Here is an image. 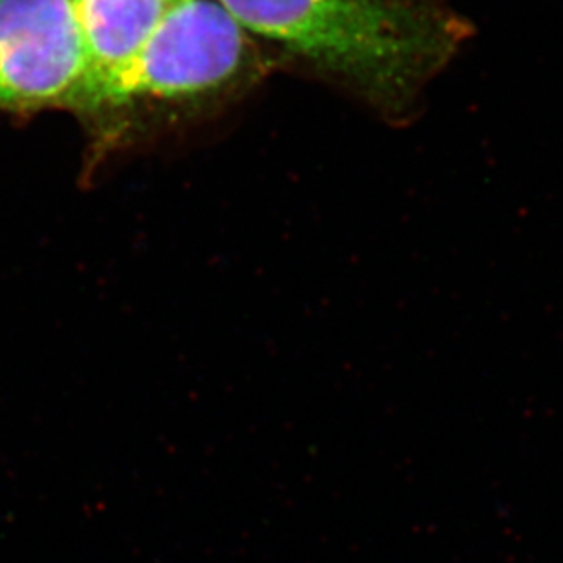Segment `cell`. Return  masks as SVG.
Returning a JSON list of instances; mask_svg holds the SVG:
<instances>
[{
  "label": "cell",
  "mask_w": 563,
  "mask_h": 563,
  "mask_svg": "<svg viewBox=\"0 0 563 563\" xmlns=\"http://www.w3.org/2000/svg\"><path fill=\"white\" fill-rule=\"evenodd\" d=\"M252 37L276 43L373 107L404 115L468 26L427 0H219Z\"/></svg>",
  "instance_id": "6da1fadb"
},
{
  "label": "cell",
  "mask_w": 563,
  "mask_h": 563,
  "mask_svg": "<svg viewBox=\"0 0 563 563\" xmlns=\"http://www.w3.org/2000/svg\"><path fill=\"white\" fill-rule=\"evenodd\" d=\"M251 33L219 0H183L123 69L82 91L68 110L86 115L141 107H201L260 75Z\"/></svg>",
  "instance_id": "7a4b0ae2"
},
{
  "label": "cell",
  "mask_w": 563,
  "mask_h": 563,
  "mask_svg": "<svg viewBox=\"0 0 563 563\" xmlns=\"http://www.w3.org/2000/svg\"><path fill=\"white\" fill-rule=\"evenodd\" d=\"M85 75L71 0H0V108H68Z\"/></svg>",
  "instance_id": "3957f363"
},
{
  "label": "cell",
  "mask_w": 563,
  "mask_h": 563,
  "mask_svg": "<svg viewBox=\"0 0 563 563\" xmlns=\"http://www.w3.org/2000/svg\"><path fill=\"white\" fill-rule=\"evenodd\" d=\"M86 57L85 80L71 102L123 69L154 35L168 0H71Z\"/></svg>",
  "instance_id": "277c9868"
},
{
  "label": "cell",
  "mask_w": 563,
  "mask_h": 563,
  "mask_svg": "<svg viewBox=\"0 0 563 563\" xmlns=\"http://www.w3.org/2000/svg\"><path fill=\"white\" fill-rule=\"evenodd\" d=\"M172 5L177 4V2H183V0H168Z\"/></svg>",
  "instance_id": "5b68a950"
}]
</instances>
